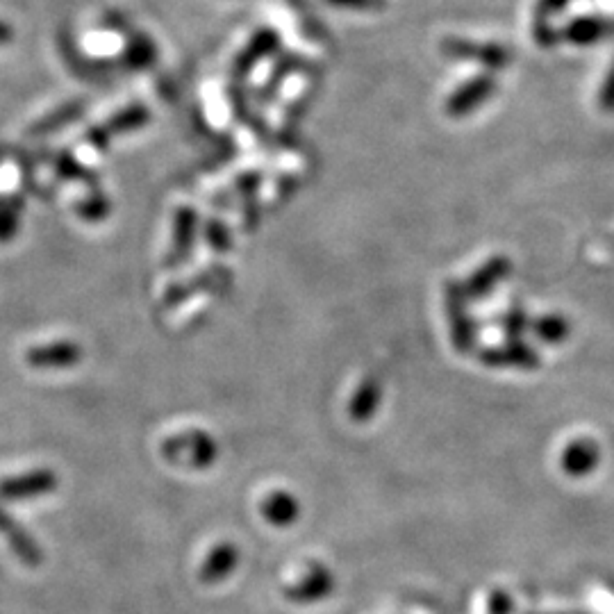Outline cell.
Wrapping results in <instances>:
<instances>
[{
  "instance_id": "cell-4",
  "label": "cell",
  "mask_w": 614,
  "mask_h": 614,
  "mask_svg": "<svg viewBox=\"0 0 614 614\" xmlns=\"http://www.w3.org/2000/svg\"><path fill=\"white\" fill-rule=\"evenodd\" d=\"M446 312L451 321V342L458 353H469L476 346V323L467 310V294L460 282H446Z\"/></svg>"
},
{
  "instance_id": "cell-9",
  "label": "cell",
  "mask_w": 614,
  "mask_h": 614,
  "mask_svg": "<svg viewBox=\"0 0 614 614\" xmlns=\"http://www.w3.org/2000/svg\"><path fill=\"white\" fill-rule=\"evenodd\" d=\"M82 346L76 342H55L32 346L26 351V364L32 369H73L82 362Z\"/></svg>"
},
{
  "instance_id": "cell-26",
  "label": "cell",
  "mask_w": 614,
  "mask_h": 614,
  "mask_svg": "<svg viewBox=\"0 0 614 614\" xmlns=\"http://www.w3.org/2000/svg\"><path fill=\"white\" fill-rule=\"evenodd\" d=\"M207 239H210V244L214 248H219V251H226L228 244H230L228 232H226V228L221 226L219 221H212L210 226H207Z\"/></svg>"
},
{
  "instance_id": "cell-3",
  "label": "cell",
  "mask_w": 614,
  "mask_h": 614,
  "mask_svg": "<svg viewBox=\"0 0 614 614\" xmlns=\"http://www.w3.org/2000/svg\"><path fill=\"white\" fill-rule=\"evenodd\" d=\"M337 589V578L333 569L323 562H310L305 576L298 578L294 585L282 589V596L294 605H314L333 596Z\"/></svg>"
},
{
  "instance_id": "cell-1",
  "label": "cell",
  "mask_w": 614,
  "mask_h": 614,
  "mask_svg": "<svg viewBox=\"0 0 614 614\" xmlns=\"http://www.w3.org/2000/svg\"><path fill=\"white\" fill-rule=\"evenodd\" d=\"M160 453L173 467L187 471H207L212 464H217L221 446L207 430L192 428L164 439Z\"/></svg>"
},
{
  "instance_id": "cell-5",
  "label": "cell",
  "mask_w": 614,
  "mask_h": 614,
  "mask_svg": "<svg viewBox=\"0 0 614 614\" xmlns=\"http://www.w3.org/2000/svg\"><path fill=\"white\" fill-rule=\"evenodd\" d=\"M0 535L5 537L7 546L21 560L23 567L39 569L44 564V549H41L35 535L28 533L3 505H0Z\"/></svg>"
},
{
  "instance_id": "cell-7",
  "label": "cell",
  "mask_w": 614,
  "mask_h": 614,
  "mask_svg": "<svg viewBox=\"0 0 614 614\" xmlns=\"http://www.w3.org/2000/svg\"><path fill=\"white\" fill-rule=\"evenodd\" d=\"M148 119H151V112L146 110V105H130L123 112H116L110 121L101 123V126H94L87 132V144L91 148H98L103 151L110 144V139L116 135H126V132L144 128Z\"/></svg>"
},
{
  "instance_id": "cell-12",
  "label": "cell",
  "mask_w": 614,
  "mask_h": 614,
  "mask_svg": "<svg viewBox=\"0 0 614 614\" xmlns=\"http://www.w3.org/2000/svg\"><path fill=\"white\" fill-rule=\"evenodd\" d=\"M485 364L489 367H514V369H537L542 360L533 346H528L519 339H510V344L499 346V348H489L483 355Z\"/></svg>"
},
{
  "instance_id": "cell-22",
  "label": "cell",
  "mask_w": 614,
  "mask_h": 614,
  "mask_svg": "<svg viewBox=\"0 0 614 614\" xmlns=\"http://www.w3.org/2000/svg\"><path fill=\"white\" fill-rule=\"evenodd\" d=\"M155 60V46L146 37H135L130 41L126 62L132 69H146Z\"/></svg>"
},
{
  "instance_id": "cell-20",
  "label": "cell",
  "mask_w": 614,
  "mask_h": 614,
  "mask_svg": "<svg viewBox=\"0 0 614 614\" xmlns=\"http://www.w3.org/2000/svg\"><path fill=\"white\" fill-rule=\"evenodd\" d=\"M535 335L542 339L546 344H562L564 339L569 337L571 326L569 321L560 317V314H549V317H542L533 323Z\"/></svg>"
},
{
  "instance_id": "cell-28",
  "label": "cell",
  "mask_w": 614,
  "mask_h": 614,
  "mask_svg": "<svg viewBox=\"0 0 614 614\" xmlns=\"http://www.w3.org/2000/svg\"><path fill=\"white\" fill-rule=\"evenodd\" d=\"M337 7H346V10H380L385 7V0H330Z\"/></svg>"
},
{
  "instance_id": "cell-30",
  "label": "cell",
  "mask_w": 614,
  "mask_h": 614,
  "mask_svg": "<svg viewBox=\"0 0 614 614\" xmlns=\"http://www.w3.org/2000/svg\"><path fill=\"white\" fill-rule=\"evenodd\" d=\"M510 608H512V601L508 594L496 592L492 596V614H510Z\"/></svg>"
},
{
  "instance_id": "cell-15",
  "label": "cell",
  "mask_w": 614,
  "mask_h": 614,
  "mask_svg": "<svg viewBox=\"0 0 614 614\" xmlns=\"http://www.w3.org/2000/svg\"><path fill=\"white\" fill-rule=\"evenodd\" d=\"M510 271L512 264L508 257H492V260L485 262L483 267L467 280L464 294H467V298H483L487 294H492L494 287L510 276Z\"/></svg>"
},
{
  "instance_id": "cell-21",
  "label": "cell",
  "mask_w": 614,
  "mask_h": 614,
  "mask_svg": "<svg viewBox=\"0 0 614 614\" xmlns=\"http://www.w3.org/2000/svg\"><path fill=\"white\" fill-rule=\"evenodd\" d=\"M80 114H82V105L80 103H69V105L60 107V110H55L48 116H44V119H41L30 132H32V135H48V132L60 130V128L66 126V123L78 119Z\"/></svg>"
},
{
  "instance_id": "cell-10",
  "label": "cell",
  "mask_w": 614,
  "mask_h": 614,
  "mask_svg": "<svg viewBox=\"0 0 614 614\" xmlns=\"http://www.w3.org/2000/svg\"><path fill=\"white\" fill-rule=\"evenodd\" d=\"M496 80L492 76H478L474 80L464 82L460 89H455L446 101L448 116H467L476 112L480 105L494 96Z\"/></svg>"
},
{
  "instance_id": "cell-11",
  "label": "cell",
  "mask_w": 614,
  "mask_h": 614,
  "mask_svg": "<svg viewBox=\"0 0 614 614\" xmlns=\"http://www.w3.org/2000/svg\"><path fill=\"white\" fill-rule=\"evenodd\" d=\"M301 501L298 496L287 492V489H276V492L267 494L260 503L262 519L271 524L273 528H289L294 526L298 517H301Z\"/></svg>"
},
{
  "instance_id": "cell-18",
  "label": "cell",
  "mask_w": 614,
  "mask_h": 614,
  "mask_svg": "<svg viewBox=\"0 0 614 614\" xmlns=\"http://www.w3.org/2000/svg\"><path fill=\"white\" fill-rule=\"evenodd\" d=\"M276 46H278V35H276V32H273V30H260L253 37L251 44H248L246 51L239 55L237 66L242 71H248L253 64L260 62L262 57H267L269 53L276 51Z\"/></svg>"
},
{
  "instance_id": "cell-8",
  "label": "cell",
  "mask_w": 614,
  "mask_h": 614,
  "mask_svg": "<svg viewBox=\"0 0 614 614\" xmlns=\"http://www.w3.org/2000/svg\"><path fill=\"white\" fill-rule=\"evenodd\" d=\"M442 51L448 57H458V60H476L480 64L489 66V69H503V66H508L512 60L510 53L499 44H480V41H469L458 37L444 39Z\"/></svg>"
},
{
  "instance_id": "cell-2",
  "label": "cell",
  "mask_w": 614,
  "mask_h": 614,
  "mask_svg": "<svg viewBox=\"0 0 614 614\" xmlns=\"http://www.w3.org/2000/svg\"><path fill=\"white\" fill-rule=\"evenodd\" d=\"M60 487V476L51 467L30 469L26 474L7 476L0 480V501H30L55 494Z\"/></svg>"
},
{
  "instance_id": "cell-29",
  "label": "cell",
  "mask_w": 614,
  "mask_h": 614,
  "mask_svg": "<svg viewBox=\"0 0 614 614\" xmlns=\"http://www.w3.org/2000/svg\"><path fill=\"white\" fill-rule=\"evenodd\" d=\"M567 5V0H542V3H539V19H549V16H553V12H558V10H562V7Z\"/></svg>"
},
{
  "instance_id": "cell-24",
  "label": "cell",
  "mask_w": 614,
  "mask_h": 614,
  "mask_svg": "<svg viewBox=\"0 0 614 614\" xmlns=\"http://www.w3.org/2000/svg\"><path fill=\"white\" fill-rule=\"evenodd\" d=\"M57 171L71 180H85V182L89 180L91 185H94V180H91L94 176H91L89 171H85V167H80L73 157H60V160H57Z\"/></svg>"
},
{
  "instance_id": "cell-31",
  "label": "cell",
  "mask_w": 614,
  "mask_h": 614,
  "mask_svg": "<svg viewBox=\"0 0 614 614\" xmlns=\"http://www.w3.org/2000/svg\"><path fill=\"white\" fill-rule=\"evenodd\" d=\"M12 37H14V32H12V28L7 26V23H3L0 21V44H10L12 41Z\"/></svg>"
},
{
  "instance_id": "cell-27",
  "label": "cell",
  "mask_w": 614,
  "mask_h": 614,
  "mask_svg": "<svg viewBox=\"0 0 614 614\" xmlns=\"http://www.w3.org/2000/svg\"><path fill=\"white\" fill-rule=\"evenodd\" d=\"M599 103H601L605 112H614V64H612V69L608 73V78H605V82H603Z\"/></svg>"
},
{
  "instance_id": "cell-17",
  "label": "cell",
  "mask_w": 614,
  "mask_h": 614,
  "mask_svg": "<svg viewBox=\"0 0 614 614\" xmlns=\"http://www.w3.org/2000/svg\"><path fill=\"white\" fill-rule=\"evenodd\" d=\"M612 28V23L603 19H578L562 30V39L578 46H589L594 44V41H601L603 37L612 35Z\"/></svg>"
},
{
  "instance_id": "cell-6",
  "label": "cell",
  "mask_w": 614,
  "mask_h": 614,
  "mask_svg": "<svg viewBox=\"0 0 614 614\" xmlns=\"http://www.w3.org/2000/svg\"><path fill=\"white\" fill-rule=\"evenodd\" d=\"M239 562H242V551L235 542L230 539H221L219 544H214L210 551H207L205 560L198 569V580L205 587H214L226 583V580L235 574Z\"/></svg>"
},
{
  "instance_id": "cell-19",
  "label": "cell",
  "mask_w": 614,
  "mask_h": 614,
  "mask_svg": "<svg viewBox=\"0 0 614 614\" xmlns=\"http://www.w3.org/2000/svg\"><path fill=\"white\" fill-rule=\"evenodd\" d=\"M23 201L19 196L0 198V244L12 242L21 223Z\"/></svg>"
},
{
  "instance_id": "cell-13",
  "label": "cell",
  "mask_w": 614,
  "mask_h": 614,
  "mask_svg": "<svg viewBox=\"0 0 614 614\" xmlns=\"http://www.w3.org/2000/svg\"><path fill=\"white\" fill-rule=\"evenodd\" d=\"M383 403V383L376 376H367L353 392L348 403V419L353 423H369Z\"/></svg>"
},
{
  "instance_id": "cell-23",
  "label": "cell",
  "mask_w": 614,
  "mask_h": 614,
  "mask_svg": "<svg viewBox=\"0 0 614 614\" xmlns=\"http://www.w3.org/2000/svg\"><path fill=\"white\" fill-rule=\"evenodd\" d=\"M110 212V203L105 196H91L85 203L78 205V214L87 221H101Z\"/></svg>"
},
{
  "instance_id": "cell-14",
  "label": "cell",
  "mask_w": 614,
  "mask_h": 614,
  "mask_svg": "<svg viewBox=\"0 0 614 614\" xmlns=\"http://www.w3.org/2000/svg\"><path fill=\"white\" fill-rule=\"evenodd\" d=\"M601 460L599 446L589 439H576L562 453V469L571 478H585L596 469Z\"/></svg>"
},
{
  "instance_id": "cell-16",
  "label": "cell",
  "mask_w": 614,
  "mask_h": 614,
  "mask_svg": "<svg viewBox=\"0 0 614 614\" xmlns=\"http://www.w3.org/2000/svg\"><path fill=\"white\" fill-rule=\"evenodd\" d=\"M196 212L189 210V207H182L176 217V235H173V246H171V257L169 264H180L185 262L189 253H192L194 237H196Z\"/></svg>"
},
{
  "instance_id": "cell-25",
  "label": "cell",
  "mask_w": 614,
  "mask_h": 614,
  "mask_svg": "<svg viewBox=\"0 0 614 614\" xmlns=\"http://www.w3.org/2000/svg\"><path fill=\"white\" fill-rule=\"evenodd\" d=\"M526 323H528V319H526V314H524V312H521V310H512V312L508 314V317L503 319V330H505V333H508L510 339H519V335L524 333Z\"/></svg>"
}]
</instances>
